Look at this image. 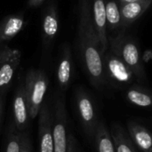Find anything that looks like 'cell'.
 <instances>
[{
  "mask_svg": "<svg viewBox=\"0 0 152 152\" xmlns=\"http://www.w3.org/2000/svg\"><path fill=\"white\" fill-rule=\"evenodd\" d=\"M91 1H92L93 21L100 40L101 51L102 54H104V53L108 50L109 47L105 0H91Z\"/></svg>",
  "mask_w": 152,
  "mask_h": 152,
  "instance_id": "cell-11",
  "label": "cell"
},
{
  "mask_svg": "<svg viewBox=\"0 0 152 152\" xmlns=\"http://www.w3.org/2000/svg\"><path fill=\"white\" fill-rule=\"evenodd\" d=\"M108 48L127 65L134 75L136 81L143 83L146 80V73L136 42L124 33H119L116 37L108 36Z\"/></svg>",
  "mask_w": 152,
  "mask_h": 152,
  "instance_id": "cell-2",
  "label": "cell"
},
{
  "mask_svg": "<svg viewBox=\"0 0 152 152\" xmlns=\"http://www.w3.org/2000/svg\"><path fill=\"white\" fill-rule=\"evenodd\" d=\"M1 114H2V102L0 99V118H1Z\"/></svg>",
  "mask_w": 152,
  "mask_h": 152,
  "instance_id": "cell-25",
  "label": "cell"
},
{
  "mask_svg": "<svg viewBox=\"0 0 152 152\" xmlns=\"http://www.w3.org/2000/svg\"><path fill=\"white\" fill-rule=\"evenodd\" d=\"M12 110H13V119L16 128L22 132L24 131L28 124L29 111L28 105L26 98L25 86L24 83L20 84L12 101Z\"/></svg>",
  "mask_w": 152,
  "mask_h": 152,
  "instance_id": "cell-10",
  "label": "cell"
},
{
  "mask_svg": "<svg viewBox=\"0 0 152 152\" xmlns=\"http://www.w3.org/2000/svg\"><path fill=\"white\" fill-rule=\"evenodd\" d=\"M20 152H31L30 142L27 134H23L21 135V149Z\"/></svg>",
  "mask_w": 152,
  "mask_h": 152,
  "instance_id": "cell-21",
  "label": "cell"
},
{
  "mask_svg": "<svg viewBox=\"0 0 152 152\" xmlns=\"http://www.w3.org/2000/svg\"><path fill=\"white\" fill-rule=\"evenodd\" d=\"M77 143L76 140L73 137V135L68 136V148H67V152H77Z\"/></svg>",
  "mask_w": 152,
  "mask_h": 152,
  "instance_id": "cell-22",
  "label": "cell"
},
{
  "mask_svg": "<svg viewBox=\"0 0 152 152\" xmlns=\"http://www.w3.org/2000/svg\"><path fill=\"white\" fill-rule=\"evenodd\" d=\"M110 133L116 152H138L128 132L126 131L119 123H113Z\"/></svg>",
  "mask_w": 152,
  "mask_h": 152,
  "instance_id": "cell-16",
  "label": "cell"
},
{
  "mask_svg": "<svg viewBox=\"0 0 152 152\" xmlns=\"http://www.w3.org/2000/svg\"><path fill=\"white\" fill-rule=\"evenodd\" d=\"M77 111L80 124L89 139H94L99 123L95 103L91 95L83 88H77L75 94Z\"/></svg>",
  "mask_w": 152,
  "mask_h": 152,
  "instance_id": "cell-5",
  "label": "cell"
},
{
  "mask_svg": "<svg viewBox=\"0 0 152 152\" xmlns=\"http://www.w3.org/2000/svg\"><path fill=\"white\" fill-rule=\"evenodd\" d=\"M78 7L77 45L80 59L91 84L98 90H102L108 83L104 74L103 54L93 21L92 1L79 0Z\"/></svg>",
  "mask_w": 152,
  "mask_h": 152,
  "instance_id": "cell-1",
  "label": "cell"
},
{
  "mask_svg": "<svg viewBox=\"0 0 152 152\" xmlns=\"http://www.w3.org/2000/svg\"><path fill=\"white\" fill-rule=\"evenodd\" d=\"M127 132L136 148L142 152H152V133L148 128L130 120L127 123Z\"/></svg>",
  "mask_w": 152,
  "mask_h": 152,
  "instance_id": "cell-14",
  "label": "cell"
},
{
  "mask_svg": "<svg viewBox=\"0 0 152 152\" xmlns=\"http://www.w3.org/2000/svg\"><path fill=\"white\" fill-rule=\"evenodd\" d=\"M125 97L132 105L140 108L152 107V92L138 85H131L126 88Z\"/></svg>",
  "mask_w": 152,
  "mask_h": 152,
  "instance_id": "cell-17",
  "label": "cell"
},
{
  "mask_svg": "<svg viewBox=\"0 0 152 152\" xmlns=\"http://www.w3.org/2000/svg\"><path fill=\"white\" fill-rule=\"evenodd\" d=\"M103 67L108 85L116 88H127L136 80L127 65L109 48L103 54Z\"/></svg>",
  "mask_w": 152,
  "mask_h": 152,
  "instance_id": "cell-4",
  "label": "cell"
},
{
  "mask_svg": "<svg viewBox=\"0 0 152 152\" xmlns=\"http://www.w3.org/2000/svg\"><path fill=\"white\" fill-rule=\"evenodd\" d=\"M107 28L116 30L121 27V14L119 4L117 0H105Z\"/></svg>",
  "mask_w": 152,
  "mask_h": 152,
  "instance_id": "cell-19",
  "label": "cell"
},
{
  "mask_svg": "<svg viewBox=\"0 0 152 152\" xmlns=\"http://www.w3.org/2000/svg\"><path fill=\"white\" fill-rule=\"evenodd\" d=\"M21 149V134L12 130L7 138L5 152H20Z\"/></svg>",
  "mask_w": 152,
  "mask_h": 152,
  "instance_id": "cell-20",
  "label": "cell"
},
{
  "mask_svg": "<svg viewBox=\"0 0 152 152\" xmlns=\"http://www.w3.org/2000/svg\"><path fill=\"white\" fill-rule=\"evenodd\" d=\"M68 116L65 102L62 97L59 98L54 105L53 119V138L54 152H67Z\"/></svg>",
  "mask_w": 152,
  "mask_h": 152,
  "instance_id": "cell-7",
  "label": "cell"
},
{
  "mask_svg": "<svg viewBox=\"0 0 152 152\" xmlns=\"http://www.w3.org/2000/svg\"><path fill=\"white\" fill-rule=\"evenodd\" d=\"M118 2V4H126V3H131V2H134L137 0H117Z\"/></svg>",
  "mask_w": 152,
  "mask_h": 152,
  "instance_id": "cell-24",
  "label": "cell"
},
{
  "mask_svg": "<svg viewBox=\"0 0 152 152\" xmlns=\"http://www.w3.org/2000/svg\"><path fill=\"white\" fill-rule=\"evenodd\" d=\"M25 93L28 105L29 118H36L44 103L45 95L48 87V78L45 72L37 69H29L25 77Z\"/></svg>",
  "mask_w": 152,
  "mask_h": 152,
  "instance_id": "cell-3",
  "label": "cell"
},
{
  "mask_svg": "<svg viewBox=\"0 0 152 152\" xmlns=\"http://www.w3.org/2000/svg\"><path fill=\"white\" fill-rule=\"evenodd\" d=\"M59 32V15L55 1L49 3L42 18V38L44 45L49 47Z\"/></svg>",
  "mask_w": 152,
  "mask_h": 152,
  "instance_id": "cell-9",
  "label": "cell"
},
{
  "mask_svg": "<svg viewBox=\"0 0 152 152\" xmlns=\"http://www.w3.org/2000/svg\"><path fill=\"white\" fill-rule=\"evenodd\" d=\"M25 24L22 13L12 14L5 17L0 21V46L19 34Z\"/></svg>",
  "mask_w": 152,
  "mask_h": 152,
  "instance_id": "cell-15",
  "label": "cell"
},
{
  "mask_svg": "<svg viewBox=\"0 0 152 152\" xmlns=\"http://www.w3.org/2000/svg\"><path fill=\"white\" fill-rule=\"evenodd\" d=\"M53 119L49 104L44 102L38 113V142L39 152H54L53 138Z\"/></svg>",
  "mask_w": 152,
  "mask_h": 152,
  "instance_id": "cell-8",
  "label": "cell"
},
{
  "mask_svg": "<svg viewBox=\"0 0 152 152\" xmlns=\"http://www.w3.org/2000/svg\"><path fill=\"white\" fill-rule=\"evenodd\" d=\"M151 4L152 0H137L131 3L119 4L121 27H129L149 9Z\"/></svg>",
  "mask_w": 152,
  "mask_h": 152,
  "instance_id": "cell-13",
  "label": "cell"
},
{
  "mask_svg": "<svg viewBox=\"0 0 152 152\" xmlns=\"http://www.w3.org/2000/svg\"><path fill=\"white\" fill-rule=\"evenodd\" d=\"M73 73V60L69 45H64L61 52V57L56 71L58 85L61 90H66L69 86Z\"/></svg>",
  "mask_w": 152,
  "mask_h": 152,
  "instance_id": "cell-12",
  "label": "cell"
},
{
  "mask_svg": "<svg viewBox=\"0 0 152 152\" xmlns=\"http://www.w3.org/2000/svg\"><path fill=\"white\" fill-rule=\"evenodd\" d=\"M94 140L96 152H116L110 133L102 119L99 120Z\"/></svg>",
  "mask_w": 152,
  "mask_h": 152,
  "instance_id": "cell-18",
  "label": "cell"
},
{
  "mask_svg": "<svg viewBox=\"0 0 152 152\" xmlns=\"http://www.w3.org/2000/svg\"><path fill=\"white\" fill-rule=\"evenodd\" d=\"M45 0H28V5L31 8H35V7H38L40 6Z\"/></svg>",
  "mask_w": 152,
  "mask_h": 152,
  "instance_id": "cell-23",
  "label": "cell"
},
{
  "mask_svg": "<svg viewBox=\"0 0 152 152\" xmlns=\"http://www.w3.org/2000/svg\"><path fill=\"white\" fill-rule=\"evenodd\" d=\"M20 60V50L11 48L7 45L0 46V93L10 86Z\"/></svg>",
  "mask_w": 152,
  "mask_h": 152,
  "instance_id": "cell-6",
  "label": "cell"
}]
</instances>
